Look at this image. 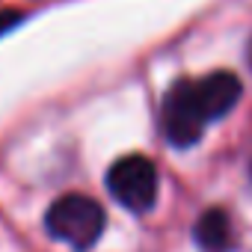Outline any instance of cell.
Returning a JSON list of instances; mask_svg holds the SVG:
<instances>
[{
  "label": "cell",
  "mask_w": 252,
  "mask_h": 252,
  "mask_svg": "<svg viewBox=\"0 0 252 252\" xmlns=\"http://www.w3.org/2000/svg\"><path fill=\"white\" fill-rule=\"evenodd\" d=\"M196 243L202 252H231L237 246L231 217L222 208H208L196 222Z\"/></svg>",
  "instance_id": "4"
},
{
  "label": "cell",
  "mask_w": 252,
  "mask_h": 252,
  "mask_svg": "<svg viewBox=\"0 0 252 252\" xmlns=\"http://www.w3.org/2000/svg\"><path fill=\"white\" fill-rule=\"evenodd\" d=\"M104 225H107L104 208L92 196H83V193L60 196L45 214L48 234L60 243H68L71 249H80V252L98 243Z\"/></svg>",
  "instance_id": "2"
},
{
  "label": "cell",
  "mask_w": 252,
  "mask_h": 252,
  "mask_svg": "<svg viewBox=\"0 0 252 252\" xmlns=\"http://www.w3.org/2000/svg\"><path fill=\"white\" fill-rule=\"evenodd\" d=\"M18 24H21V12H18V9H0V36L9 33V30L18 27Z\"/></svg>",
  "instance_id": "5"
},
{
  "label": "cell",
  "mask_w": 252,
  "mask_h": 252,
  "mask_svg": "<svg viewBox=\"0 0 252 252\" xmlns=\"http://www.w3.org/2000/svg\"><path fill=\"white\" fill-rule=\"evenodd\" d=\"M107 190L128 211L146 214L158 202V169L143 155L119 158L107 172Z\"/></svg>",
  "instance_id": "3"
},
{
  "label": "cell",
  "mask_w": 252,
  "mask_h": 252,
  "mask_svg": "<svg viewBox=\"0 0 252 252\" xmlns=\"http://www.w3.org/2000/svg\"><path fill=\"white\" fill-rule=\"evenodd\" d=\"M246 57H249V65H252V39H249V48H246Z\"/></svg>",
  "instance_id": "6"
},
{
  "label": "cell",
  "mask_w": 252,
  "mask_h": 252,
  "mask_svg": "<svg viewBox=\"0 0 252 252\" xmlns=\"http://www.w3.org/2000/svg\"><path fill=\"white\" fill-rule=\"evenodd\" d=\"M240 80L231 71H214L199 80H178L163 101V134L172 146L190 149L205 134V125L225 116L240 101Z\"/></svg>",
  "instance_id": "1"
}]
</instances>
